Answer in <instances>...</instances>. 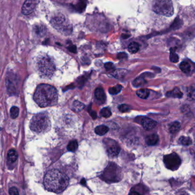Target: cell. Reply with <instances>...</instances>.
<instances>
[{"label": "cell", "instance_id": "cell-17", "mask_svg": "<svg viewBox=\"0 0 195 195\" xmlns=\"http://www.w3.org/2000/svg\"><path fill=\"white\" fill-rule=\"evenodd\" d=\"M18 158L17 152L14 150H10L8 152V159L11 162H15Z\"/></svg>", "mask_w": 195, "mask_h": 195}, {"label": "cell", "instance_id": "cell-31", "mask_svg": "<svg viewBox=\"0 0 195 195\" xmlns=\"http://www.w3.org/2000/svg\"><path fill=\"white\" fill-rule=\"evenodd\" d=\"M118 109H119L120 111L121 112H127L129 111L131 109L129 106L127 105H125V104H122V105H120L118 107Z\"/></svg>", "mask_w": 195, "mask_h": 195}, {"label": "cell", "instance_id": "cell-16", "mask_svg": "<svg viewBox=\"0 0 195 195\" xmlns=\"http://www.w3.org/2000/svg\"><path fill=\"white\" fill-rule=\"evenodd\" d=\"M150 92L148 89L142 88L138 90L136 92V94L138 97L142 99H147L149 97Z\"/></svg>", "mask_w": 195, "mask_h": 195}, {"label": "cell", "instance_id": "cell-10", "mask_svg": "<svg viewBox=\"0 0 195 195\" xmlns=\"http://www.w3.org/2000/svg\"><path fill=\"white\" fill-rule=\"evenodd\" d=\"M38 2L39 1H38L27 0L26 1H25L22 7V10H21L22 13L25 15L30 14L34 10L36 5Z\"/></svg>", "mask_w": 195, "mask_h": 195}, {"label": "cell", "instance_id": "cell-21", "mask_svg": "<svg viewBox=\"0 0 195 195\" xmlns=\"http://www.w3.org/2000/svg\"><path fill=\"white\" fill-rule=\"evenodd\" d=\"M140 48V45L136 43V42H132L128 46V51L130 53H136L138 52Z\"/></svg>", "mask_w": 195, "mask_h": 195}, {"label": "cell", "instance_id": "cell-26", "mask_svg": "<svg viewBox=\"0 0 195 195\" xmlns=\"http://www.w3.org/2000/svg\"><path fill=\"white\" fill-rule=\"evenodd\" d=\"M78 148V142L76 140L71 141L67 146V149L71 152H75Z\"/></svg>", "mask_w": 195, "mask_h": 195}, {"label": "cell", "instance_id": "cell-25", "mask_svg": "<svg viewBox=\"0 0 195 195\" xmlns=\"http://www.w3.org/2000/svg\"><path fill=\"white\" fill-rule=\"evenodd\" d=\"M35 32L39 35H43L45 34L46 32V28L44 26L42 25H36V27H34Z\"/></svg>", "mask_w": 195, "mask_h": 195}, {"label": "cell", "instance_id": "cell-29", "mask_svg": "<svg viewBox=\"0 0 195 195\" xmlns=\"http://www.w3.org/2000/svg\"><path fill=\"white\" fill-rule=\"evenodd\" d=\"M100 115L105 118H108L112 115V112L109 108H104L100 111Z\"/></svg>", "mask_w": 195, "mask_h": 195}, {"label": "cell", "instance_id": "cell-24", "mask_svg": "<svg viewBox=\"0 0 195 195\" xmlns=\"http://www.w3.org/2000/svg\"><path fill=\"white\" fill-rule=\"evenodd\" d=\"M180 127H181V125H180V123H178L177 121H175V122L173 123L172 124L170 125V126L169 128V131H170V133H176L180 129Z\"/></svg>", "mask_w": 195, "mask_h": 195}, {"label": "cell", "instance_id": "cell-15", "mask_svg": "<svg viewBox=\"0 0 195 195\" xmlns=\"http://www.w3.org/2000/svg\"><path fill=\"white\" fill-rule=\"evenodd\" d=\"M108 131H109L108 127L104 125L98 126L95 128V133L99 136H103L105 134L108 132Z\"/></svg>", "mask_w": 195, "mask_h": 195}, {"label": "cell", "instance_id": "cell-11", "mask_svg": "<svg viewBox=\"0 0 195 195\" xmlns=\"http://www.w3.org/2000/svg\"><path fill=\"white\" fill-rule=\"evenodd\" d=\"M107 152L110 156H116L120 152V147L115 142L114 143L110 144V145L108 146Z\"/></svg>", "mask_w": 195, "mask_h": 195}, {"label": "cell", "instance_id": "cell-4", "mask_svg": "<svg viewBox=\"0 0 195 195\" xmlns=\"http://www.w3.org/2000/svg\"><path fill=\"white\" fill-rule=\"evenodd\" d=\"M51 126V120L46 113L36 114L32 117L30 123L31 130L37 133H45L50 129Z\"/></svg>", "mask_w": 195, "mask_h": 195}, {"label": "cell", "instance_id": "cell-2", "mask_svg": "<svg viewBox=\"0 0 195 195\" xmlns=\"http://www.w3.org/2000/svg\"><path fill=\"white\" fill-rule=\"evenodd\" d=\"M33 98L40 107L52 106L57 103V91L54 87L49 84H41L35 89Z\"/></svg>", "mask_w": 195, "mask_h": 195}, {"label": "cell", "instance_id": "cell-22", "mask_svg": "<svg viewBox=\"0 0 195 195\" xmlns=\"http://www.w3.org/2000/svg\"><path fill=\"white\" fill-rule=\"evenodd\" d=\"M123 89V87L121 85H117L113 87H110L108 89L109 93L110 95H117L118 93H119L121 90Z\"/></svg>", "mask_w": 195, "mask_h": 195}, {"label": "cell", "instance_id": "cell-9", "mask_svg": "<svg viewBox=\"0 0 195 195\" xmlns=\"http://www.w3.org/2000/svg\"><path fill=\"white\" fill-rule=\"evenodd\" d=\"M136 120H139V121H137V122L141 124L143 128L146 130L152 129L157 125L156 121L147 117H139L137 118Z\"/></svg>", "mask_w": 195, "mask_h": 195}, {"label": "cell", "instance_id": "cell-35", "mask_svg": "<svg viewBox=\"0 0 195 195\" xmlns=\"http://www.w3.org/2000/svg\"><path fill=\"white\" fill-rule=\"evenodd\" d=\"M129 195H142L141 194H140L139 192L136 191H132L130 192V193L129 194Z\"/></svg>", "mask_w": 195, "mask_h": 195}, {"label": "cell", "instance_id": "cell-7", "mask_svg": "<svg viewBox=\"0 0 195 195\" xmlns=\"http://www.w3.org/2000/svg\"><path fill=\"white\" fill-rule=\"evenodd\" d=\"M51 24L64 35H69L72 30L70 22L63 15H58L52 18Z\"/></svg>", "mask_w": 195, "mask_h": 195}, {"label": "cell", "instance_id": "cell-33", "mask_svg": "<svg viewBox=\"0 0 195 195\" xmlns=\"http://www.w3.org/2000/svg\"><path fill=\"white\" fill-rule=\"evenodd\" d=\"M105 67L106 68L107 71H110V70H113L115 68L114 65L113 64H112V62H108V63H106L105 65Z\"/></svg>", "mask_w": 195, "mask_h": 195}, {"label": "cell", "instance_id": "cell-32", "mask_svg": "<svg viewBox=\"0 0 195 195\" xmlns=\"http://www.w3.org/2000/svg\"><path fill=\"white\" fill-rule=\"evenodd\" d=\"M9 194L10 195H19L17 188L14 186L10 188L9 189Z\"/></svg>", "mask_w": 195, "mask_h": 195}, {"label": "cell", "instance_id": "cell-8", "mask_svg": "<svg viewBox=\"0 0 195 195\" xmlns=\"http://www.w3.org/2000/svg\"><path fill=\"white\" fill-rule=\"evenodd\" d=\"M164 162L167 168L175 171L180 166L181 160L177 153H173L164 157Z\"/></svg>", "mask_w": 195, "mask_h": 195}, {"label": "cell", "instance_id": "cell-34", "mask_svg": "<svg viewBox=\"0 0 195 195\" xmlns=\"http://www.w3.org/2000/svg\"><path fill=\"white\" fill-rule=\"evenodd\" d=\"M126 55H127V54L125 53H119V54H118V58L119 59L126 58V57H127V56H126Z\"/></svg>", "mask_w": 195, "mask_h": 195}, {"label": "cell", "instance_id": "cell-13", "mask_svg": "<svg viewBox=\"0 0 195 195\" xmlns=\"http://www.w3.org/2000/svg\"><path fill=\"white\" fill-rule=\"evenodd\" d=\"M166 95L167 96V97L180 98L183 97V94L182 92L180 90V89L178 88H175L172 91L167 92Z\"/></svg>", "mask_w": 195, "mask_h": 195}, {"label": "cell", "instance_id": "cell-30", "mask_svg": "<svg viewBox=\"0 0 195 195\" xmlns=\"http://www.w3.org/2000/svg\"><path fill=\"white\" fill-rule=\"evenodd\" d=\"M145 83V80L142 77H138L133 81V85L136 87H138L144 85Z\"/></svg>", "mask_w": 195, "mask_h": 195}, {"label": "cell", "instance_id": "cell-20", "mask_svg": "<svg viewBox=\"0 0 195 195\" xmlns=\"http://www.w3.org/2000/svg\"><path fill=\"white\" fill-rule=\"evenodd\" d=\"M84 108V104L79 101H75L73 103L72 109L76 112H80Z\"/></svg>", "mask_w": 195, "mask_h": 195}, {"label": "cell", "instance_id": "cell-5", "mask_svg": "<svg viewBox=\"0 0 195 195\" xmlns=\"http://www.w3.org/2000/svg\"><path fill=\"white\" fill-rule=\"evenodd\" d=\"M121 171L116 164L110 163L104 170L101 178L107 183H115L121 179Z\"/></svg>", "mask_w": 195, "mask_h": 195}, {"label": "cell", "instance_id": "cell-19", "mask_svg": "<svg viewBox=\"0 0 195 195\" xmlns=\"http://www.w3.org/2000/svg\"><path fill=\"white\" fill-rule=\"evenodd\" d=\"M180 68L185 73H189L191 70V65L186 61H183L180 64Z\"/></svg>", "mask_w": 195, "mask_h": 195}, {"label": "cell", "instance_id": "cell-3", "mask_svg": "<svg viewBox=\"0 0 195 195\" xmlns=\"http://www.w3.org/2000/svg\"><path fill=\"white\" fill-rule=\"evenodd\" d=\"M35 67L41 78L51 79L56 73V63L50 55L41 54L35 60Z\"/></svg>", "mask_w": 195, "mask_h": 195}, {"label": "cell", "instance_id": "cell-12", "mask_svg": "<svg viewBox=\"0 0 195 195\" xmlns=\"http://www.w3.org/2000/svg\"><path fill=\"white\" fill-rule=\"evenodd\" d=\"M95 95L98 101H101L103 103L105 102L106 100V95L103 89L101 88L96 89L95 92Z\"/></svg>", "mask_w": 195, "mask_h": 195}, {"label": "cell", "instance_id": "cell-28", "mask_svg": "<svg viewBox=\"0 0 195 195\" xmlns=\"http://www.w3.org/2000/svg\"><path fill=\"white\" fill-rule=\"evenodd\" d=\"M179 142L184 145H189L192 144V140L188 137H186V136H181L179 140H178Z\"/></svg>", "mask_w": 195, "mask_h": 195}, {"label": "cell", "instance_id": "cell-1", "mask_svg": "<svg viewBox=\"0 0 195 195\" xmlns=\"http://www.w3.org/2000/svg\"><path fill=\"white\" fill-rule=\"evenodd\" d=\"M44 183L48 191L59 194L67 188L69 184V178L60 170L52 169L45 175Z\"/></svg>", "mask_w": 195, "mask_h": 195}, {"label": "cell", "instance_id": "cell-18", "mask_svg": "<svg viewBox=\"0 0 195 195\" xmlns=\"http://www.w3.org/2000/svg\"><path fill=\"white\" fill-rule=\"evenodd\" d=\"M127 71L125 69H117L113 72L112 73V76L115 77L116 79H123L124 76L126 74Z\"/></svg>", "mask_w": 195, "mask_h": 195}, {"label": "cell", "instance_id": "cell-27", "mask_svg": "<svg viewBox=\"0 0 195 195\" xmlns=\"http://www.w3.org/2000/svg\"><path fill=\"white\" fill-rule=\"evenodd\" d=\"M10 114L12 118H16L19 115V108L17 106H12L10 110Z\"/></svg>", "mask_w": 195, "mask_h": 195}, {"label": "cell", "instance_id": "cell-14", "mask_svg": "<svg viewBox=\"0 0 195 195\" xmlns=\"http://www.w3.org/2000/svg\"><path fill=\"white\" fill-rule=\"evenodd\" d=\"M159 142V136L156 134H152L146 138V142L149 145H155Z\"/></svg>", "mask_w": 195, "mask_h": 195}, {"label": "cell", "instance_id": "cell-6", "mask_svg": "<svg viewBox=\"0 0 195 195\" xmlns=\"http://www.w3.org/2000/svg\"><path fill=\"white\" fill-rule=\"evenodd\" d=\"M153 10L156 13L165 17H171L174 12L172 2L168 0L155 1L153 5Z\"/></svg>", "mask_w": 195, "mask_h": 195}, {"label": "cell", "instance_id": "cell-23", "mask_svg": "<svg viewBox=\"0 0 195 195\" xmlns=\"http://www.w3.org/2000/svg\"><path fill=\"white\" fill-rule=\"evenodd\" d=\"M175 49L171 48L170 49V61L173 63H176L178 61V56L177 53L175 52Z\"/></svg>", "mask_w": 195, "mask_h": 195}]
</instances>
